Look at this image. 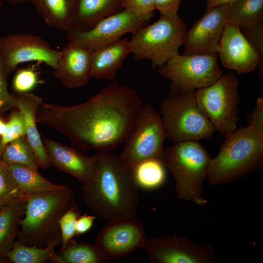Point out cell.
<instances>
[{"label":"cell","instance_id":"18","mask_svg":"<svg viewBox=\"0 0 263 263\" xmlns=\"http://www.w3.org/2000/svg\"><path fill=\"white\" fill-rule=\"evenodd\" d=\"M93 50L69 41L60 51L57 67L53 74L65 87L74 89L86 84L91 76Z\"/></svg>","mask_w":263,"mask_h":263},{"label":"cell","instance_id":"27","mask_svg":"<svg viewBox=\"0 0 263 263\" xmlns=\"http://www.w3.org/2000/svg\"><path fill=\"white\" fill-rule=\"evenodd\" d=\"M0 159L8 166L20 165L36 170H38L39 168L34 153L25 135L6 144Z\"/></svg>","mask_w":263,"mask_h":263},{"label":"cell","instance_id":"30","mask_svg":"<svg viewBox=\"0 0 263 263\" xmlns=\"http://www.w3.org/2000/svg\"><path fill=\"white\" fill-rule=\"evenodd\" d=\"M21 194L8 166L0 158V206Z\"/></svg>","mask_w":263,"mask_h":263},{"label":"cell","instance_id":"6","mask_svg":"<svg viewBox=\"0 0 263 263\" xmlns=\"http://www.w3.org/2000/svg\"><path fill=\"white\" fill-rule=\"evenodd\" d=\"M195 90L170 89L159 111L167 138L173 143L211 140L215 131L199 108Z\"/></svg>","mask_w":263,"mask_h":263},{"label":"cell","instance_id":"9","mask_svg":"<svg viewBox=\"0 0 263 263\" xmlns=\"http://www.w3.org/2000/svg\"><path fill=\"white\" fill-rule=\"evenodd\" d=\"M223 72L218 63V54L178 53L157 70L159 76L171 81L170 89L185 91L208 86Z\"/></svg>","mask_w":263,"mask_h":263},{"label":"cell","instance_id":"17","mask_svg":"<svg viewBox=\"0 0 263 263\" xmlns=\"http://www.w3.org/2000/svg\"><path fill=\"white\" fill-rule=\"evenodd\" d=\"M223 65L239 74H246L258 67L259 57L242 33L239 26L227 23L218 53Z\"/></svg>","mask_w":263,"mask_h":263},{"label":"cell","instance_id":"2","mask_svg":"<svg viewBox=\"0 0 263 263\" xmlns=\"http://www.w3.org/2000/svg\"><path fill=\"white\" fill-rule=\"evenodd\" d=\"M98 154L95 174L81 188L87 207L108 222L135 217L139 205V187L132 169L112 151L98 152Z\"/></svg>","mask_w":263,"mask_h":263},{"label":"cell","instance_id":"33","mask_svg":"<svg viewBox=\"0 0 263 263\" xmlns=\"http://www.w3.org/2000/svg\"><path fill=\"white\" fill-rule=\"evenodd\" d=\"M80 215L77 206L69 209L60 218L59 226L61 235V248L65 247L76 235V221Z\"/></svg>","mask_w":263,"mask_h":263},{"label":"cell","instance_id":"13","mask_svg":"<svg viewBox=\"0 0 263 263\" xmlns=\"http://www.w3.org/2000/svg\"><path fill=\"white\" fill-rule=\"evenodd\" d=\"M147 238L141 221L135 217L110 222L100 230L95 244L108 262L126 256L143 246Z\"/></svg>","mask_w":263,"mask_h":263},{"label":"cell","instance_id":"11","mask_svg":"<svg viewBox=\"0 0 263 263\" xmlns=\"http://www.w3.org/2000/svg\"><path fill=\"white\" fill-rule=\"evenodd\" d=\"M150 20L123 9L101 19L88 30L71 29L66 37L69 41L94 50L120 39L126 34L134 33L147 25Z\"/></svg>","mask_w":263,"mask_h":263},{"label":"cell","instance_id":"35","mask_svg":"<svg viewBox=\"0 0 263 263\" xmlns=\"http://www.w3.org/2000/svg\"><path fill=\"white\" fill-rule=\"evenodd\" d=\"M123 9L151 19L154 16V0H121Z\"/></svg>","mask_w":263,"mask_h":263},{"label":"cell","instance_id":"25","mask_svg":"<svg viewBox=\"0 0 263 263\" xmlns=\"http://www.w3.org/2000/svg\"><path fill=\"white\" fill-rule=\"evenodd\" d=\"M60 242V232L52 243L44 247L25 245L15 241L6 257L13 263H44L48 261L62 263L55 252L56 246Z\"/></svg>","mask_w":263,"mask_h":263},{"label":"cell","instance_id":"40","mask_svg":"<svg viewBox=\"0 0 263 263\" xmlns=\"http://www.w3.org/2000/svg\"><path fill=\"white\" fill-rule=\"evenodd\" d=\"M234 0H206L207 10L214 7L226 4Z\"/></svg>","mask_w":263,"mask_h":263},{"label":"cell","instance_id":"3","mask_svg":"<svg viewBox=\"0 0 263 263\" xmlns=\"http://www.w3.org/2000/svg\"><path fill=\"white\" fill-rule=\"evenodd\" d=\"M225 137L207 168L206 178L211 185L233 182L263 167V132L248 125Z\"/></svg>","mask_w":263,"mask_h":263},{"label":"cell","instance_id":"31","mask_svg":"<svg viewBox=\"0 0 263 263\" xmlns=\"http://www.w3.org/2000/svg\"><path fill=\"white\" fill-rule=\"evenodd\" d=\"M240 29L250 45L258 54L260 63L259 75L263 76V21L249 26H241Z\"/></svg>","mask_w":263,"mask_h":263},{"label":"cell","instance_id":"32","mask_svg":"<svg viewBox=\"0 0 263 263\" xmlns=\"http://www.w3.org/2000/svg\"><path fill=\"white\" fill-rule=\"evenodd\" d=\"M39 83L38 73L33 67H29L17 71L13 79L12 86L17 94L28 93Z\"/></svg>","mask_w":263,"mask_h":263},{"label":"cell","instance_id":"22","mask_svg":"<svg viewBox=\"0 0 263 263\" xmlns=\"http://www.w3.org/2000/svg\"><path fill=\"white\" fill-rule=\"evenodd\" d=\"M123 9L121 0H78L71 29L85 31Z\"/></svg>","mask_w":263,"mask_h":263},{"label":"cell","instance_id":"46","mask_svg":"<svg viewBox=\"0 0 263 263\" xmlns=\"http://www.w3.org/2000/svg\"><path fill=\"white\" fill-rule=\"evenodd\" d=\"M2 207V206H0V208Z\"/></svg>","mask_w":263,"mask_h":263},{"label":"cell","instance_id":"8","mask_svg":"<svg viewBox=\"0 0 263 263\" xmlns=\"http://www.w3.org/2000/svg\"><path fill=\"white\" fill-rule=\"evenodd\" d=\"M239 80L232 72L195 92L197 103L215 131L225 137L237 129Z\"/></svg>","mask_w":263,"mask_h":263},{"label":"cell","instance_id":"1","mask_svg":"<svg viewBox=\"0 0 263 263\" xmlns=\"http://www.w3.org/2000/svg\"><path fill=\"white\" fill-rule=\"evenodd\" d=\"M143 106L134 89L113 81L81 104L60 106L42 101L36 118L65 136L79 150L112 151L128 139Z\"/></svg>","mask_w":263,"mask_h":263},{"label":"cell","instance_id":"23","mask_svg":"<svg viewBox=\"0 0 263 263\" xmlns=\"http://www.w3.org/2000/svg\"><path fill=\"white\" fill-rule=\"evenodd\" d=\"M78 0H30L45 22L68 32L73 27Z\"/></svg>","mask_w":263,"mask_h":263},{"label":"cell","instance_id":"41","mask_svg":"<svg viewBox=\"0 0 263 263\" xmlns=\"http://www.w3.org/2000/svg\"><path fill=\"white\" fill-rule=\"evenodd\" d=\"M7 129V123L0 117V135L2 136Z\"/></svg>","mask_w":263,"mask_h":263},{"label":"cell","instance_id":"37","mask_svg":"<svg viewBox=\"0 0 263 263\" xmlns=\"http://www.w3.org/2000/svg\"><path fill=\"white\" fill-rule=\"evenodd\" d=\"M7 77L4 67L0 59V102L4 106L15 108V97L10 94L7 89Z\"/></svg>","mask_w":263,"mask_h":263},{"label":"cell","instance_id":"4","mask_svg":"<svg viewBox=\"0 0 263 263\" xmlns=\"http://www.w3.org/2000/svg\"><path fill=\"white\" fill-rule=\"evenodd\" d=\"M77 206L74 191L68 186L62 190L27 196L16 241L25 245L46 246L60 232L61 216Z\"/></svg>","mask_w":263,"mask_h":263},{"label":"cell","instance_id":"47","mask_svg":"<svg viewBox=\"0 0 263 263\" xmlns=\"http://www.w3.org/2000/svg\"><path fill=\"white\" fill-rule=\"evenodd\" d=\"M191 0L194 1V0Z\"/></svg>","mask_w":263,"mask_h":263},{"label":"cell","instance_id":"28","mask_svg":"<svg viewBox=\"0 0 263 263\" xmlns=\"http://www.w3.org/2000/svg\"><path fill=\"white\" fill-rule=\"evenodd\" d=\"M165 166L159 159L144 160L132 169L139 188L151 189L162 185L166 178Z\"/></svg>","mask_w":263,"mask_h":263},{"label":"cell","instance_id":"7","mask_svg":"<svg viewBox=\"0 0 263 263\" xmlns=\"http://www.w3.org/2000/svg\"><path fill=\"white\" fill-rule=\"evenodd\" d=\"M186 30L179 16H160L156 21L139 28L129 40L130 53L135 59L150 60L152 68L164 65L178 53Z\"/></svg>","mask_w":263,"mask_h":263},{"label":"cell","instance_id":"5","mask_svg":"<svg viewBox=\"0 0 263 263\" xmlns=\"http://www.w3.org/2000/svg\"><path fill=\"white\" fill-rule=\"evenodd\" d=\"M211 158L198 141L173 143L164 149L160 160L175 181L178 198L199 206L208 201L203 196V184Z\"/></svg>","mask_w":263,"mask_h":263},{"label":"cell","instance_id":"42","mask_svg":"<svg viewBox=\"0 0 263 263\" xmlns=\"http://www.w3.org/2000/svg\"><path fill=\"white\" fill-rule=\"evenodd\" d=\"M10 3L15 4L18 5L22 3H24L30 1V0H7Z\"/></svg>","mask_w":263,"mask_h":263},{"label":"cell","instance_id":"26","mask_svg":"<svg viewBox=\"0 0 263 263\" xmlns=\"http://www.w3.org/2000/svg\"><path fill=\"white\" fill-rule=\"evenodd\" d=\"M225 5L228 24L249 26L263 21V0H234Z\"/></svg>","mask_w":263,"mask_h":263},{"label":"cell","instance_id":"38","mask_svg":"<svg viewBox=\"0 0 263 263\" xmlns=\"http://www.w3.org/2000/svg\"><path fill=\"white\" fill-rule=\"evenodd\" d=\"M248 125L263 132V97H259L252 113L248 116Z\"/></svg>","mask_w":263,"mask_h":263},{"label":"cell","instance_id":"10","mask_svg":"<svg viewBox=\"0 0 263 263\" xmlns=\"http://www.w3.org/2000/svg\"><path fill=\"white\" fill-rule=\"evenodd\" d=\"M166 138L159 113L155 111L151 104H144L137 124L125 142L119 158L131 169L147 159L160 160Z\"/></svg>","mask_w":263,"mask_h":263},{"label":"cell","instance_id":"29","mask_svg":"<svg viewBox=\"0 0 263 263\" xmlns=\"http://www.w3.org/2000/svg\"><path fill=\"white\" fill-rule=\"evenodd\" d=\"M62 263H102V256L95 244L71 240L57 254Z\"/></svg>","mask_w":263,"mask_h":263},{"label":"cell","instance_id":"24","mask_svg":"<svg viewBox=\"0 0 263 263\" xmlns=\"http://www.w3.org/2000/svg\"><path fill=\"white\" fill-rule=\"evenodd\" d=\"M8 168L19 191L27 196L62 190L67 187L53 183L41 175L38 170L20 165Z\"/></svg>","mask_w":263,"mask_h":263},{"label":"cell","instance_id":"19","mask_svg":"<svg viewBox=\"0 0 263 263\" xmlns=\"http://www.w3.org/2000/svg\"><path fill=\"white\" fill-rule=\"evenodd\" d=\"M14 96L15 107L23 118L25 136L34 153L38 167L43 169H47L51 165L37 127L36 114L42 102V99L30 93L17 94Z\"/></svg>","mask_w":263,"mask_h":263},{"label":"cell","instance_id":"14","mask_svg":"<svg viewBox=\"0 0 263 263\" xmlns=\"http://www.w3.org/2000/svg\"><path fill=\"white\" fill-rule=\"evenodd\" d=\"M143 248L153 263H212L215 252L208 244H199L184 236H166L147 239Z\"/></svg>","mask_w":263,"mask_h":263},{"label":"cell","instance_id":"44","mask_svg":"<svg viewBox=\"0 0 263 263\" xmlns=\"http://www.w3.org/2000/svg\"><path fill=\"white\" fill-rule=\"evenodd\" d=\"M2 5V2L1 1V0H0V9Z\"/></svg>","mask_w":263,"mask_h":263},{"label":"cell","instance_id":"12","mask_svg":"<svg viewBox=\"0 0 263 263\" xmlns=\"http://www.w3.org/2000/svg\"><path fill=\"white\" fill-rule=\"evenodd\" d=\"M60 51L37 35L29 33L10 34L0 37V59L7 76L20 63L39 61L54 70L57 66Z\"/></svg>","mask_w":263,"mask_h":263},{"label":"cell","instance_id":"20","mask_svg":"<svg viewBox=\"0 0 263 263\" xmlns=\"http://www.w3.org/2000/svg\"><path fill=\"white\" fill-rule=\"evenodd\" d=\"M130 53L129 40L120 38L92 51L91 76L99 80H113Z\"/></svg>","mask_w":263,"mask_h":263},{"label":"cell","instance_id":"36","mask_svg":"<svg viewBox=\"0 0 263 263\" xmlns=\"http://www.w3.org/2000/svg\"><path fill=\"white\" fill-rule=\"evenodd\" d=\"M182 0H154L155 10L160 16L169 18L178 16V11Z\"/></svg>","mask_w":263,"mask_h":263},{"label":"cell","instance_id":"43","mask_svg":"<svg viewBox=\"0 0 263 263\" xmlns=\"http://www.w3.org/2000/svg\"><path fill=\"white\" fill-rule=\"evenodd\" d=\"M2 108V105L0 104V110L1 108ZM4 148V146L2 144V136L0 135V158L1 156L3 150Z\"/></svg>","mask_w":263,"mask_h":263},{"label":"cell","instance_id":"39","mask_svg":"<svg viewBox=\"0 0 263 263\" xmlns=\"http://www.w3.org/2000/svg\"><path fill=\"white\" fill-rule=\"evenodd\" d=\"M96 216L84 214L80 215L76 221V235H83L88 231L93 226Z\"/></svg>","mask_w":263,"mask_h":263},{"label":"cell","instance_id":"15","mask_svg":"<svg viewBox=\"0 0 263 263\" xmlns=\"http://www.w3.org/2000/svg\"><path fill=\"white\" fill-rule=\"evenodd\" d=\"M226 5L214 7L187 31L183 45L184 55L218 54L227 21Z\"/></svg>","mask_w":263,"mask_h":263},{"label":"cell","instance_id":"45","mask_svg":"<svg viewBox=\"0 0 263 263\" xmlns=\"http://www.w3.org/2000/svg\"><path fill=\"white\" fill-rule=\"evenodd\" d=\"M1 259H2V258H0V262H1V261H2Z\"/></svg>","mask_w":263,"mask_h":263},{"label":"cell","instance_id":"21","mask_svg":"<svg viewBox=\"0 0 263 263\" xmlns=\"http://www.w3.org/2000/svg\"><path fill=\"white\" fill-rule=\"evenodd\" d=\"M27 196L21 194L0 208V258L6 257L12 249L23 217Z\"/></svg>","mask_w":263,"mask_h":263},{"label":"cell","instance_id":"34","mask_svg":"<svg viewBox=\"0 0 263 263\" xmlns=\"http://www.w3.org/2000/svg\"><path fill=\"white\" fill-rule=\"evenodd\" d=\"M7 123V129L2 136V144L5 146L11 141L25 135V127L20 112L14 111L10 114Z\"/></svg>","mask_w":263,"mask_h":263},{"label":"cell","instance_id":"16","mask_svg":"<svg viewBox=\"0 0 263 263\" xmlns=\"http://www.w3.org/2000/svg\"><path fill=\"white\" fill-rule=\"evenodd\" d=\"M42 142L51 166L73 176L82 185L94 178L97 168L98 153L87 155L52 139L44 138Z\"/></svg>","mask_w":263,"mask_h":263}]
</instances>
